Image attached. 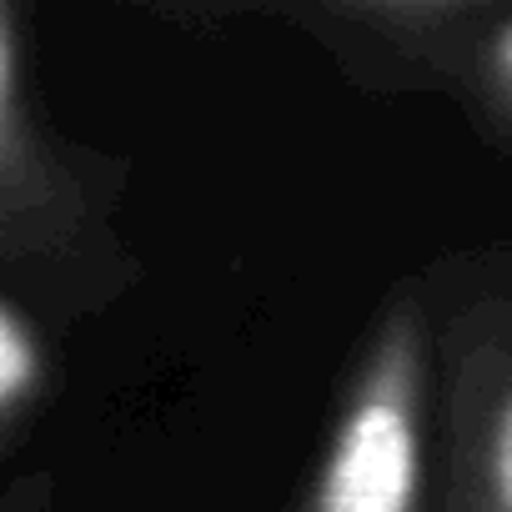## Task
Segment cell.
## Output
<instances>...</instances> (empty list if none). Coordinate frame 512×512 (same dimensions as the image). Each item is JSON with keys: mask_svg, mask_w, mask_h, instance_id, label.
Segmentation results:
<instances>
[{"mask_svg": "<svg viewBox=\"0 0 512 512\" xmlns=\"http://www.w3.org/2000/svg\"><path fill=\"white\" fill-rule=\"evenodd\" d=\"M46 392V347L36 327L0 297V432L21 422Z\"/></svg>", "mask_w": 512, "mask_h": 512, "instance_id": "obj_6", "label": "cell"}, {"mask_svg": "<svg viewBox=\"0 0 512 512\" xmlns=\"http://www.w3.org/2000/svg\"><path fill=\"white\" fill-rule=\"evenodd\" d=\"M432 427V322L417 292H397L357 352L302 512H432Z\"/></svg>", "mask_w": 512, "mask_h": 512, "instance_id": "obj_1", "label": "cell"}, {"mask_svg": "<svg viewBox=\"0 0 512 512\" xmlns=\"http://www.w3.org/2000/svg\"><path fill=\"white\" fill-rule=\"evenodd\" d=\"M86 221V191L46 146L26 101L16 16L0 6V256L61 251Z\"/></svg>", "mask_w": 512, "mask_h": 512, "instance_id": "obj_4", "label": "cell"}, {"mask_svg": "<svg viewBox=\"0 0 512 512\" xmlns=\"http://www.w3.org/2000/svg\"><path fill=\"white\" fill-rule=\"evenodd\" d=\"M432 512H512V272L467 287L432 322Z\"/></svg>", "mask_w": 512, "mask_h": 512, "instance_id": "obj_2", "label": "cell"}, {"mask_svg": "<svg viewBox=\"0 0 512 512\" xmlns=\"http://www.w3.org/2000/svg\"><path fill=\"white\" fill-rule=\"evenodd\" d=\"M467 111L477 116V126L487 136H497L502 146H512V6H492L462 81H457Z\"/></svg>", "mask_w": 512, "mask_h": 512, "instance_id": "obj_5", "label": "cell"}, {"mask_svg": "<svg viewBox=\"0 0 512 512\" xmlns=\"http://www.w3.org/2000/svg\"><path fill=\"white\" fill-rule=\"evenodd\" d=\"M352 81L457 91L492 0H317L282 11Z\"/></svg>", "mask_w": 512, "mask_h": 512, "instance_id": "obj_3", "label": "cell"}]
</instances>
